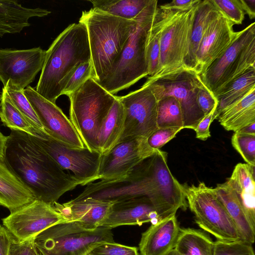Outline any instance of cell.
<instances>
[{
	"instance_id": "6da1fadb",
	"label": "cell",
	"mask_w": 255,
	"mask_h": 255,
	"mask_svg": "<svg viewBox=\"0 0 255 255\" xmlns=\"http://www.w3.org/2000/svg\"><path fill=\"white\" fill-rule=\"evenodd\" d=\"M167 152H155L135 166L125 177L100 180L86 185L75 198H92L112 202L145 197L153 204L159 220L187 209V202L181 184L173 176L167 163Z\"/></svg>"
},
{
	"instance_id": "7a4b0ae2",
	"label": "cell",
	"mask_w": 255,
	"mask_h": 255,
	"mask_svg": "<svg viewBox=\"0 0 255 255\" xmlns=\"http://www.w3.org/2000/svg\"><path fill=\"white\" fill-rule=\"evenodd\" d=\"M4 159L35 199L51 206L66 192L80 185L31 135L23 131L11 130Z\"/></svg>"
},
{
	"instance_id": "3957f363",
	"label": "cell",
	"mask_w": 255,
	"mask_h": 255,
	"mask_svg": "<svg viewBox=\"0 0 255 255\" xmlns=\"http://www.w3.org/2000/svg\"><path fill=\"white\" fill-rule=\"evenodd\" d=\"M79 22L86 26L93 79L100 83L110 74L137 20L136 18L124 19L92 8L82 12Z\"/></svg>"
},
{
	"instance_id": "277c9868",
	"label": "cell",
	"mask_w": 255,
	"mask_h": 255,
	"mask_svg": "<svg viewBox=\"0 0 255 255\" xmlns=\"http://www.w3.org/2000/svg\"><path fill=\"white\" fill-rule=\"evenodd\" d=\"M91 61L87 30L84 24L72 23L46 51L36 92L53 104L61 96L59 83L78 63Z\"/></svg>"
},
{
	"instance_id": "5b68a950",
	"label": "cell",
	"mask_w": 255,
	"mask_h": 255,
	"mask_svg": "<svg viewBox=\"0 0 255 255\" xmlns=\"http://www.w3.org/2000/svg\"><path fill=\"white\" fill-rule=\"evenodd\" d=\"M157 2L152 0L136 17V24L119 57L107 77L98 83L111 94L127 89L148 76L146 46Z\"/></svg>"
},
{
	"instance_id": "8992f818",
	"label": "cell",
	"mask_w": 255,
	"mask_h": 255,
	"mask_svg": "<svg viewBox=\"0 0 255 255\" xmlns=\"http://www.w3.org/2000/svg\"><path fill=\"white\" fill-rule=\"evenodd\" d=\"M68 97L70 120L76 131L85 147L99 151L98 133L116 96L90 78Z\"/></svg>"
},
{
	"instance_id": "52a82bcc",
	"label": "cell",
	"mask_w": 255,
	"mask_h": 255,
	"mask_svg": "<svg viewBox=\"0 0 255 255\" xmlns=\"http://www.w3.org/2000/svg\"><path fill=\"white\" fill-rule=\"evenodd\" d=\"M115 242L112 230L90 229L77 222H64L37 235L35 246L41 255H87L97 245Z\"/></svg>"
},
{
	"instance_id": "ba28073f",
	"label": "cell",
	"mask_w": 255,
	"mask_h": 255,
	"mask_svg": "<svg viewBox=\"0 0 255 255\" xmlns=\"http://www.w3.org/2000/svg\"><path fill=\"white\" fill-rule=\"evenodd\" d=\"M255 68V23L238 31L226 51L200 75L215 97L231 81Z\"/></svg>"
},
{
	"instance_id": "9c48e42d",
	"label": "cell",
	"mask_w": 255,
	"mask_h": 255,
	"mask_svg": "<svg viewBox=\"0 0 255 255\" xmlns=\"http://www.w3.org/2000/svg\"><path fill=\"white\" fill-rule=\"evenodd\" d=\"M188 206L198 226L218 241H242L232 218L218 199L213 188L204 182L198 185L181 184Z\"/></svg>"
},
{
	"instance_id": "30bf717a",
	"label": "cell",
	"mask_w": 255,
	"mask_h": 255,
	"mask_svg": "<svg viewBox=\"0 0 255 255\" xmlns=\"http://www.w3.org/2000/svg\"><path fill=\"white\" fill-rule=\"evenodd\" d=\"M197 3L186 11L163 8L159 67L157 73L147 80H154L185 69L184 61L188 53Z\"/></svg>"
},
{
	"instance_id": "8fae6325",
	"label": "cell",
	"mask_w": 255,
	"mask_h": 255,
	"mask_svg": "<svg viewBox=\"0 0 255 255\" xmlns=\"http://www.w3.org/2000/svg\"><path fill=\"white\" fill-rule=\"evenodd\" d=\"M142 86L150 90L157 102L170 96L179 102L184 128L194 130L204 118L196 100L197 92L204 84L195 72L184 69L154 80H146Z\"/></svg>"
},
{
	"instance_id": "7c38bea8",
	"label": "cell",
	"mask_w": 255,
	"mask_h": 255,
	"mask_svg": "<svg viewBox=\"0 0 255 255\" xmlns=\"http://www.w3.org/2000/svg\"><path fill=\"white\" fill-rule=\"evenodd\" d=\"M32 136L64 170L78 180L80 185H86L98 180L101 156L98 151L86 147H71L47 132L41 137Z\"/></svg>"
},
{
	"instance_id": "4fadbf2b",
	"label": "cell",
	"mask_w": 255,
	"mask_h": 255,
	"mask_svg": "<svg viewBox=\"0 0 255 255\" xmlns=\"http://www.w3.org/2000/svg\"><path fill=\"white\" fill-rule=\"evenodd\" d=\"M117 98L125 113L124 129L119 142L136 137L147 138L158 128L157 101L148 87L142 86L137 90Z\"/></svg>"
},
{
	"instance_id": "5bb4252c",
	"label": "cell",
	"mask_w": 255,
	"mask_h": 255,
	"mask_svg": "<svg viewBox=\"0 0 255 255\" xmlns=\"http://www.w3.org/2000/svg\"><path fill=\"white\" fill-rule=\"evenodd\" d=\"M64 222L66 219L52 206L36 199L2 219L3 227L19 242L34 238L50 227Z\"/></svg>"
},
{
	"instance_id": "9a60e30c",
	"label": "cell",
	"mask_w": 255,
	"mask_h": 255,
	"mask_svg": "<svg viewBox=\"0 0 255 255\" xmlns=\"http://www.w3.org/2000/svg\"><path fill=\"white\" fill-rule=\"evenodd\" d=\"M46 50L40 47L0 49V81L17 90H24L43 66Z\"/></svg>"
},
{
	"instance_id": "2e32d148",
	"label": "cell",
	"mask_w": 255,
	"mask_h": 255,
	"mask_svg": "<svg viewBox=\"0 0 255 255\" xmlns=\"http://www.w3.org/2000/svg\"><path fill=\"white\" fill-rule=\"evenodd\" d=\"M155 150L148 145L144 137L130 138L118 142L109 152L101 154L98 180L123 178Z\"/></svg>"
},
{
	"instance_id": "e0dca14e",
	"label": "cell",
	"mask_w": 255,
	"mask_h": 255,
	"mask_svg": "<svg viewBox=\"0 0 255 255\" xmlns=\"http://www.w3.org/2000/svg\"><path fill=\"white\" fill-rule=\"evenodd\" d=\"M233 25L213 5L206 17L203 37L196 54L195 72L197 74L203 73L232 43L237 33L233 30Z\"/></svg>"
},
{
	"instance_id": "ac0fdd59",
	"label": "cell",
	"mask_w": 255,
	"mask_h": 255,
	"mask_svg": "<svg viewBox=\"0 0 255 255\" xmlns=\"http://www.w3.org/2000/svg\"><path fill=\"white\" fill-rule=\"evenodd\" d=\"M23 92L49 135L73 148L85 147L70 119L56 104L42 97L30 86Z\"/></svg>"
},
{
	"instance_id": "d6986e66",
	"label": "cell",
	"mask_w": 255,
	"mask_h": 255,
	"mask_svg": "<svg viewBox=\"0 0 255 255\" xmlns=\"http://www.w3.org/2000/svg\"><path fill=\"white\" fill-rule=\"evenodd\" d=\"M158 221V215L151 201L145 197H136L114 202L100 227L112 230L123 225L141 226Z\"/></svg>"
},
{
	"instance_id": "ffe728a7",
	"label": "cell",
	"mask_w": 255,
	"mask_h": 255,
	"mask_svg": "<svg viewBox=\"0 0 255 255\" xmlns=\"http://www.w3.org/2000/svg\"><path fill=\"white\" fill-rule=\"evenodd\" d=\"M180 229L176 214L151 224L141 234L139 255H167L174 249Z\"/></svg>"
},
{
	"instance_id": "44dd1931",
	"label": "cell",
	"mask_w": 255,
	"mask_h": 255,
	"mask_svg": "<svg viewBox=\"0 0 255 255\" xmlns=\"http://www.w3.org/2000/svg\"><path fill=\"white\" fill-rule=\"evenodd\" d=\"M114 202L86 198L72 199L60 204L55 202L53 208L66 219V222H77L90 229L100 227L107 218Z\"/></svg>"
},
{
	"instance_id": "7402d4cb",
	"label": "cell",
	"mask_w": 255,
	"mask_h": 255,
	"mask_svg": "<svg viewBox=\"0 0 255 255\" xmlns=\"http://www.w3.org/2000/svg\"><path fill=\"white\" fill-rule=\"evenodd\" d=\"M255 166L237 164L226 182L236 194L248 219L255 228Z\"/></svg>"
},
{
	"instance_id": "603a6c76",
	"label": "cell",
	"mask_w": 255,
	"mask_h": 255,
	"mask_svg": "<svg viewBox=\"0 0 255 255\" xmlns=\"http://www.w3.org/2000/svg\"><path fill=\"white\" fill-rule=\"evenodd\" d=\"M35 200L32 192L11 169L4 159H0V206L10 213Z\"/></svg>"
},
{
	"instance_id": "cb8c5ba5",
	"label": "cell",
	"mask_w": 255,
	"mask_h": 255,
	"mask_svg": "<svg viewBox=\"0 0 255 255\" xmlns=\"http://www.w3.org/2000/svg\"><path fill=\"white\" fill-rule=\"evenodd\" d=\"M50 13L46 9L23 6L15 0H0V37L19 33L30 25V18L44 17Z\"/></svg>"
},
{
	"instance_id": "d4e9b609",
	"label": "cell",
	"mask_w": 255,
	"mask_h": 255,
	"mask_svg": "<svg viewBox=\"0 0 255 255\" xmlns=\"http://www.w3.org/2000/svg\"><path fill=\"white\" fill-rule=\"evenodd\" d=\"M213 190L234 222L243 241L252 245L255 240V228L248 219L234 191L226 182L218 184Z\"/></svg>"
},
{
	"instance_id": "484cf974",
	"label": "cell",
	"mask_w": 255,
	"mask_h": 255,
	"mask_svg": "<svg viewBox=\"0 0 255 255\" xmlns=\"http://www.w3.org/2000/svg\"><path fill=\"white\" fill-rule=\"evenodd\" d=\"M124 109L116 96L98 133V146L101 154L109 152L119 142L124 131Z\"/></svg>"
},
{
	"instance_id": "4316f807",
	"label": "cell",
	"mask_w": 255,
	"mask_h": 255,
	"mask_svg": "<svg viewBox=\"0 0 255 255\" xmlns=\"http://www.w3.org/2000/svg\"><path fill=\"white\" fill-rule=\"evenodd\" d=\"M217 119L225 129L234 132L255 123V89L223 110Z\"/></svg>"
},
{
	"instance_id": "83f0119b",
	"label": "cell",
	"mask_w": 255,
	"mask_h": 255,
	"mask_svg": "<svg viewBox=\"0 0 255 255\" xmlns=\"http://www.w3.org/2000/svg\"><path fill=\"white\" fill-rule=\"evenodd\" d=\"M255 89V68H251L228 84L215 98L218 104L216 119L224 110L247 96Z\"/></svg>"
},
{
	"instance_id": "f1b7e54d",
	"label": "cell",
	"mask_w": 255,
	"mask_h": 255,
	"mask_svg": "<svg viewBox=\"0 0 255 255\" xmlns=\"http://www.w3.org/2000/svg\"><path fill=\"white\" fill-rule=\"evenodd\" d=\"M215 242L205 233L193 228L180 229L174 250L181 255H214Z\"/></svg>"
},
{
	"instance_id": "f546056e",
	"label": "cell",
	"mask_w": 255,
	"mask_h": 255,
	"mask_svg": "<svg viewBox=\"0 0 255 255\" xmlns=\"http://www.w3.org/2000/svg\"><path fill=\"white\" fill-rule=\"evenodd\" d=\"M212 6L210 0H200L196 5L188 53L184 61L186 69L195 72L196 54L203 37L206 17Z\"/></svg>"
},
{
	"instance_id": "4dcf8cb0",
	"label": "cell",
	"mask_w": 255,
	"mask_h": 255,
	"mask_svg": "<svg viewBox=\"0 0 255 255\" xmlns=\"http://www.w3.org/2000/svg\"><path fill=\"white\" fill-rule=\"evenodd\" d=\"M0 119L10 130L23 131L33 136L41 137L46 132L38 131L28 122L13 104L3 87L0 97Z\"/></svg>"
},
{
	"instance_id": "1f68e13d",
	"label": "cell",
	"mask_w": 255,
	"mask_h": 255,
	"mask_svg": "<svg viewBox=\"0 0 255 255\" xmlns=\"http://www.w3.org/2000/svg\"><path fill=\"white\" fill-rule=\"evenodd\" d=\"M152 0H89L94 8L111 15L133 20Z\"/></svg>"
},
{
	"instance_id": "d6a6232c",
	"label": "cell",
	"mask_w": 255,
	"mask_h": 255,
	"mask_svg": "<svg viewBox=\"0 0 255 255\" xmlns=\"http://www.w3.org/2000/svg\"><path fill=\"white\" fill-rule=\"evenodd\" d=\"M164 18V9L158 6L146 46V60L148 77L157 72L160 63V38Z\"/></svg>"
},
{
	"instance_id": "836d02e7",
	"label": "cell",
	"mask_w": 255,
	"mask_h": 255,
	"mask_svg": "<svg viewBox=\"0 0 255 255\" xmlns=\"http://www.w3.org/2000/svg\"><path fill=\"white\" fill-rule=\"evenodd\" d=\"M156 124L158 128H183L181 107L175 98L167 97L157 102Z\"/></svg>"
},
{
	"instance_id": "e575fe53",
	"label": "cell",
	"mask_w": 255,
	"mask_h": 255,
	"mask_svg": "<svg viewBox=\"0 0 255 255\" xmlns=\"http://www.w3.org/2000/svg\"><path fill=\"white\" fill-rule=\"evenodd\" d=\"M90 78H94L91 61L78 63L60 82L61 95L68 96Z\"/></svg>"
},
{
	"instance_id": "d590c367",
	"label": "cell",
	"mask_w": 255,
	"mask_h": 255,
	"mask_svg": "<svg viewBox=\"0 0 255 255\" xmlns=\"http://www.w3.org/2000/svg\"><path fill=\"white\" fill-rule=\"evenodd\" d=\"M12 103L28 122L39 131H45L35 111L24 94V90H15L9 86H3Z\"/></svg>"
},
{
	"instance_id": "8d00e7d4",
	"label": "cell",
	"mask_w": 255,
	"mask_h": 255,
	"mask_svg": "<svg viewBox=\"0 0 255 255\" xmlns=\"http://www.w3.org/2000/svg\"><path fill=\"white\" fill-rule=\"evenodd\" d=\"M231 142L247 164L255 166V134L234 132Z\"/></svg>"
},
{
	"instance_id": "74e56055",
	"label": "cell",
	"mask_w": 255,
	"mask_h": 255,
	"mask_svg": "<svg viewBox=\"0 0 255 255\" xmlns=\"http://www.w3.org/2000/svg\"><path fill=\"white\" fill-rule=\"evenodd\" d=\"M210 1L234 25L242 24L245 13L239 0H210Z\"/></svg>"
},
{
	"instance_id": "f35d334b",
	"label": "cell",
	"mask_w": 255,
	"mask_h": 255,
	"mask_svg": "<svg viewBox=\"0 0 255 255\" xmlns=\"http://www.w3.org/2000/svg\"><path fill=\"white\" fill-rule=\"evenodd\" d=\"M214 255H255L251 244L242 241L215 242Z\"/></svg>"
},
{
	"instance_id": "ab89813d",
	"label": "cell",
	"mask_w": 255,
	"mask_h": 255,
	"mask_svg": "<svg viewBox=\"0 0 255 255\" xmlns=\"http://www.w3.org/2000/svg\"><path fill=\"white\" fill-rule=\"evenodd\" d=\"M90 254L91 255H139L137 248L116 242L99 244L93 248Z\"/></svg>"
},
{
	"instance_id": "60d3db41",
	"label": "cell",
	"mask_w": 255,
	"mask_h": 255,
	"mask_svg": "<svg viewBox=\"0 0 255 255\" xmlns=\"http://www.w3.org/2000/svg\"><path fill=\"white\" fill-rule=\"evenodd\" d=\"M183 129L182 127L157 128L147 138V143L152 148L159 149Z\"/></svg>"
},
{
	"instance_id": "b9f144b4",
	"label": "cell",
	"mask_w": 255,
	"mask_h": 255,
	"mask_svg": "<svg viewBox=\"0 0 255 255\" xmlns=\"http://www.w3.org/2000/svg\"><path fill=\"white\" fill-rule=\"evenodd\" d=\"M196 100L199 108L205 116L218 104L217 99L205 85L198 90Z\"/></svg>"
},
{
	"instance_id": "7bdbcfd3",
	"label": "cell",
	"mask_w": 255,
	"mask_h": 255,
	"mask_svg": "<svg viewBox=\"0 0 255 255\" xmlns=\"http://www.w3.org/2000/svg\"><path fill=\"white\" fill-rule=\"evenodd\" d=\"M34 238L23 242L14 239L11 243L8 255H35L37 249L34 243Z\"/></svg>"
},
{
	"instance_id": "ee69618b",
	"label": "cell",
	"mask_w": 255,
	"mask_h": 255,
	"mask_svg": "<svg viewBox=\"0 0 255 255\" xmlns=\"http://www.w3.org/2000/svg\"><path fill=\"white\" fill-rule=\"evenodd\" d=\"M217 106H215L209 114L204 117L194 130L196 132L197 138L205 140L210 137L209 128L212 122L216 119L215 113Z\"/></svg>"
},
{
	"instance_id": "f6af8a7d",
	"label": "cell",
	"mask_w": 255,
	"mask_h": 255,
	"mask_svg": "<svg viewBox=\"0 0 255 255\" xmlns=\"http://www.w3.org/2000/svg\"><path fill=\"white\" fill-rule=\"evenodd\" d=\"M200 0H173L172 1L159 5L164 9L186 11L193 7Z\"/></svg>"
},
{
	"instance_id": "bcb514c9",
	"label": "cell",
	"mask_w": 255,
	"mask_h": 255,
	"mask_svg": "<svg viewBox=\"0 0 255 255\" xmlns=\"http://www.w3.org/2000/svg\"><path fill=\"white\" fill-rule=\"evenodd\" d=\"M14 238L2 226L0 227V255H8L10 246Z\"/></svg>"
},
{
	"instance_id": "7dc6e473",
	"label": "cell",
	"mask_w": 255,
	"mask_h": 255,
	"mask_svg": "<svg viewBox=\"0 0 255 255\" xmlns=\"http://www.w3.org/2000/svg\"><path fill=\"white\" fill-rule=\"evenodd\" d=\"M242 7L250 18L255 17V0H239Z\"/></svg>"
},
{
	"instance_id": "c3c4849f",
	"label": "cell",
	"mask_w": 255,
	"mask_h": 255,
	"mask_svg": "<svg viewBox=\"0 0 255 255\" xmlns=\"http://www.w3.org/2000/svg\"><path fill=\"white\" fill-rule=\"evenodd\" d=\"M7 138V136L3 134L0 130V159L4 158Z\"/></svg>"
},
{
	"instance_id": "681fc988",
	"label": "cell",
	"mask_w": 255,
	"mask_h": 255,
	"mask_svg": "<svg viewBox=\"0 0 255 255\" xmlns=\"http://www.w3.org/2000/svg\"><path fill=\"white\" fill-rule=\"evenodd\" d=\"M236 132L242 133L255 134V123L246 126Z\"/></svg>"
},
{
	"instance_id": "f907efd6",
	"label": "cell",
	"mask_w": 255,
	"mask_h": 255,
	"mask_svg": "<svg viewBox=\"0 0 255 255\" xmlns=\"http://www.w3.org/2000/svg\"><path fill=\"white\" fill-rule=\"evenodd\" d=\"M167 255H181L174 249L171 251Z\"/></svg>"
},
{
	"instance_id": "816d5d0a",
	"label": "cell",
	"mask_w": 255,
	"mask_h": 255,
	"mask_svg": "<svg viewBox=\"0 0 255 255\" xmlns=\"http://www.w3.org/2000/svg\"><path fill=\"white\" fill-rule=\"evenodd\" d=\"M35 255H41V254L38 252V251L37 250V252H36Z\"/></svg>"
},
{
	"instance_id": "f5cc1de1",
	"label": "cell",
	"mask_w": 255,
	"mask_h": 255,
	"mask_svg": "<svg viewBox=\"0 0 255 255\" xmlns=\"http://www.w3.org/2000/svg\"><path fill=\"white\" fill-rule=\"evenodd\" d=\"M87 255H91L90 253H89L88 254H87Z\"/></svg>"
},
{
	"instance_id": "db71d44e",
	"label": "cell",
	"mask_w": 255,
	"mask_h": 255,
	"mask_svg": "<svg viewBox=\"0 0 255 255\" xmlns=\"http://www.w3.org/2000/svg\"><path fill=\"white\" fill-rule=\"evenodd\" d=\"M1 226L0 224V227Z\"/></svg>"
}]
</instances>
